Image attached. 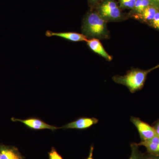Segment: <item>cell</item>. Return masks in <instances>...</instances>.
Segmentation results:
<instances>
[{
    "instance_id": "obj_18",
    "label": "cell",
    "mask_w": 159,
    "mask_h": 159,
    "mask_svg": "<svg viewBox=\"0 0 159 159\" xmlns=\"http://www.w3.org/2000/svg\"><path fill=\"white\" fill-rule=\"evenodd\" d=\"M153 128L156 131L157 134L159 137V119L155 122L153 125Z\"/></svg>"
},
{
    "instance_id": "obj_14",
    "label": "cell",
    "mask_w": 159,
    "mask_h": 159,
    "mask_svg": "<svg viewBox=\"0 0 159 159\" xmlns=\"http://www.w3.org/2000/svg\"><path fill=\"white\" fill-rule=\"evenodd\" d=\"M136 0H119L120 7L122 9H133Z\"/></svg>"
},
{
    "instance_id": "obj_9",
    "label": "cell",
    "mask_w": 159,
    "mask_h": 159,
    "mask_svg": "<svg viewBox=\"0 0 159 159\" xmlns=\"http://www.w3.org/2000/svg\"><path fill=\"white\" fill-rule=\"evenodd\" d=\"M159 8L152 5L145 8L140 13L133 15V16L136 19L143 21L145 22H150L157 12Z\"/></svg>"
},
{
    "instance_id": "obj_12",
    "label": "cell",
    "mask_w": 159,
    "mask_h": 159,
    "mask_svg": "<svg viewBox=\"0 0 159 159\" xmlns=\"http://www.w3.org/2000/svg\"><path fill=\"white\" fill-rule=\"evenodd\" d=\"M153 5L150 0H136L133 9H132L133 15L140 13L147 7Z\"/></svg>"
},
{
    "instance_id": "obj_19",
    "label": "cell",
    "mask_w": 159,
    "mask_h": 159,
    "mask_svg": "<svg viewBox=\"0 0 159 159\" xmlns=\"http://www.w3.org/2000/svg\"><path fill=\"white\" fill-rule=\"evenodd\" d=\"M94 147L93 146H91L90 149L89 154L88 157L86 159H93V153Z\"/></svg>"
},
{
    "instance_id": "obj_6",
    "label": "cell",
    "mask_w": 159,
    "mask_h": 159,
    "mask_svg": "<svg viewBox=\"0 0 159 159\" xmlns=\"http://www.w3.org/2000/svg\"><path fill=\"white\" fill-rule=\"evenodd\" d=\"M11 120L14 122H20L25 124L29 128L33 129H49L54 130L59 129L56 126H53L48 124L45 122H43L40 119H35V118H30L27 119H20L11 118Z\"/></svg>"
},
{
    "instance_id": "obj_8",
    "label": "cell",
    "mask_w": 159,
    "mask_h": 159,
    "mask_svg": "<svg viewBox=\"0 0 159 159\" xmlns=\"http://www.w3.org/2000/svg\"><path fill=\"white\" fill-rule=\"evenodd\" d=\"M87 43L90 49L95 53L99 54L108 61H111L112 57L105 51L99 39L96 38L88 39Z\"/></svg>"
},
{
    "instance_id": "obj_10",
    "label": "cell",
    "mask_w": 159,
    "mask_h": 159,
    "mask_svg": "<svg viewBox=\"0 0 159 159\" xmlns=\"http://www.w3.org/2000/svg\"><path fill=\"white\" fill-rule=\"evenodd\" d=\"M1 159H24L18 149L13 146L1 145Z\"/></svg>"
},
{
    "instance_id": "obj_7",
    "label": "cell",
    "mask_w": 159,
    "mask_h": 159,
    "mask_svg": "<svg viewBox=\"0 0 159 159\" xmlns=\"http://www.w3.org/2000/svg\"><path fill=\"white\" fill-rule=\"evenodd\" d=\"M46 35L48 37L57 36L62 38L73 42L85 41L88 40V38L83 34L74 32H54L50 31H46Z\"/></svg>"
},
{
    "instance_id": "obj_11",
    "label": "cell",
    "mask_w": 159,
    "mask_h": 159,
    "mask_svg": "<svg viewBox=\"0 0 159 159\" xmlns=\"http://www.w3.org/2000/svg\"><path fill=\"white\" fill-rule=\"evenodd\" d=\"M139 146H144L148 153L159 156V137L157 135L147 141L141 142L138 144Z\"/></svg>"
},
{
    "instance_id": "obj_5",
    "label": "cell",
    "mask_w": 159,
    "mask_h": 159,
    "mask_svg": "<svg viewBox=\"0 0 159 159\" xmlns=\"http://www.w3.org/2000/svg\"><path fill=\"white\" fill-rule=\"evenodd\" d=\"M99 121L98 119L95 118L82 117L77 119L59 128L64 129H84L90 128L93 125L97 124Z\"/></svg>"
},
{
    "instance_id": "obj_1",
    "label": "cell",
    "mask_w": 159,
    "mask_h": 159,
    "mask_svg": "<svg viewBox=\"0 0 159 159\" xmlns=\"http://www.w3.org/2000/svg\"><path fill=\"white\" fill-rule=\"evenodd\" d=\"M82 30L86 37L96 39H106L109 32L107 21L98 11H91L86 14L84 19Z\"/></svg>"
},
{
    "instance_id": "obj_21",
    "label": "cell",
    "mask_w": 159,
    "mask_h": 159,
    "mask_svg": "<svg viewBox=\"0 0 159 159\" xmlns=\"http://www.w3.org/2000/svg\"><path fill=\"white\" fill-rule=\"evenodd\" d=\"M99 0H88L89 2L92 5H94L98 2Z\"/></svg>"
},
{
    "instance_id": "obj_3",
    "label": "cell",
    "mask_w": 159,
    "mask_h": 159,
    "mask_svg": "<svg viewBox=\"0 0 159 159\" xmlns=\"http://www.w3.org/2000/svg\"><path fill=\"white\" fill-rule=\"evenodd\" d=\"M98 12L107 21L118 20L122 17L120 8L115 0H103L98 7Z\"/></svg>"
},
{
    "instance_id": "obj_16",
    "label": "cell",
    "mask_w": 159,
    "mask_h": 159,
    "mask_svg": "<svg viewBox=\"0 0 159 159\" xmlns=\"http://www.w3.org/2000/svg\"><path fill=\"white\" fill-rule=\"evenodd\" d=\"M150 25L155 29L159 30V10L157 11L153 20L150 22Z\"/></svg>"
},
{
    "instance_id": "obj_4",
    "label": "cell",
    "mask_w": 159,
    "mask_h": 159,
    "mask_svg": "<svg viewBox=\"0 0 159 159\" xmlns=\"http://www.w3.org/2000/svg\"><path fill=\"white\" fill-rule=\"evenodd\" d=\"M130 121L138 129L141 142L149 140L157 135L153 126L143 122L139 118L131 117Z\"/></svg>"
},
{
    "instance_id": "obj_15",
    "label": "cell",
    "mask_w": 159,
    "mask_h": 159,
    "mask_svg": "<svg viewBox=\"0 0 159 159\" xmlns=\"http://www.w3.org/2000/svg\"><path fill=\"white\" fill-rule=\"evenodd\" d=\"M48 154L49 159H63L54 147H52Z\"/></svg>"
},
{
    "instance_id": "obj_22",
    "label": "cell",
    "mask_w": 159,
    "mask_h": 159,
    "mask_svg": "<svg viewBox=\"0 0 159 159\" xmlns=\"http://www.w3.org/2000/svg\"><path fill=\"white\" fill-rule=\"evenodd\" d=\"M1 155H2V152H1V145H0V159H1Z\"/></svg>"
},
{
    "instance_id": "obj_20",
    "label": "cell",
    "mask_w": 159,
    "mask_h": 159,
    "mask_svg": "<svg viewBox=\"0 0 159 159\" xmlns=\"http://www.w3.org/2000/svg\"><path fill=\"white\" fill-rule=\"evenodd\" d=\"M154 5L159 8V0H150Z\"/></svg>"
},
{
    "instance_id": "obj_17",
    "label": "cell",
    "mask_w": 159,
    "mask_h": 159,
    "mask_svg": "<svg viewBox=\"0 0 159 159\" xmlns=\"http://www.w3.org/2000/svg\"><path fill=\"white\" fill-rule=\"evenodd\" d=\"M143 159H159V156L147 152L146 154H144Z\"/></svg>"
},
{
    "instance_id": "obj_13",
    "label": "cell",
    "mask_w": 159,
    "mask_h": 159,
    "mask_svg": "<svg viewBox=\"0 0 159 159\" xmlns=\"http://www.w3.org/2000/svg\"><path fill=\"white\" fill-rule=\"evenodd\" d=\"M131 152L129 159H143L144 154L139 149V145L136 143H132L130 145Z\"/></svg>"
},
{
    "instance_id": "obj_2",
    "label": "cell",
    "mask_w": 159,
    "mask_h": 159,
    "mask_svg": "<svg viewBox=\"0 0 159 159\" xmlns=\"http://www.w3.org/2000/svg\"><path fill=\"white\" fill-rule=\"evenodd\" d=\"M158 68L159 65L148 70L134 69L128 71L124 76H114L113 80L117 84L126 86L130 93H134L142 89L148 74Z\"/></svg>"
}]
</instances>
